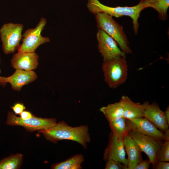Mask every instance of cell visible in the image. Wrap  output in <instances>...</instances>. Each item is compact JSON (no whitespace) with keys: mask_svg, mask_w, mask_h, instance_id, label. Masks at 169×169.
Returning <instances> with one entry per match:
<instances>
[{"mask_svg":"<svg viewBox=\"0 0 169 169\" xmlns=\"http://www.w3.org/2000/svg\"><path fill=\"white\" fill-rule=\"evenodd\" d=\"M44 137L51 142L56 143L62 140L75 141L81 145L84 149L87 147L91 139L87 125L72 127L64 120L57 123L54 126L38 131Z\"/></svg>","mask_w":169,"mask_h":169,"instance_id":"obj_1","label":"cell"},{"mask_svg":"<svg viewBox=\"0 0 169 169\" xmlns=\"http://www.w3.org/2000/svg\"><path fill=\"white\" fill-rule=\"evenodd\" d=\"M87 7L89 11L94 14L98 13H105L116 18L124 16H129L132 20L133 27L135 34L138 32L139 23L138 20L142 10L145 8L139 2L137 5L132 7H111L101 3L99 0H88Z\"/></svg>","mask_w":169,"mask_h":169,"instance_id":"obj_2","label":"cell"},{"mask_svg":"<svg viewBox=\"0 0 169 169\" xmlns=\"http://www.w3.org/2000/svg\"><path fill=\"white\" fill-rule=\"evenodd\" d=\"M95 15L98 29L103 30L111 37L125 54H132V51L129 45V42L123 26L108 14L100 13Z\"/></svg>","mask_w":169,"mask_h":169,"instance_id":"obj_3","label":"cell"},{"mask_svg":"<svg viewBox=\"0 0 169 169\" xmlns=\"http://www.w3.org/2000/svg\"><path fill=\"white\" fill-rule=\"evenodd\" d=\"M102 69L105 80L110 88L118 87L127 79L128 66L125 56H119L104 61Z\"/></svg>","mask_w":169,"mask_h":169,"instance_id":"obj_4","label":"cell"},{"mask_svg":"<svg viewBox=\"0 0 169 169\" xmlns=\"http://www.w3.org/2000/svg\"><path fill=\"white\" fill-rule=\"evenodd\" d=\"M47 23L45 18H41L34 28H28L22 35V43L20 45L18 52H34L41 45L50 41L48 37L41 35V33Z\"/></svg>","mask_w":169,"mask_h":169,"instance_id":"obj_5","label":"cell"},{"mask_svg":"<svg viewBox=\"0 0 169 169\" xmlns=\"http://www.w3.org/2000/svg\"><path fill=\"white\" fill-rule=\"evenodd\" d=\"M23 25L12 23L4 24L0 29L2 49L6 55L13 53L18 49L22 38Z\"/></svg>","mask_w":169,"mask_h":169,"instance_id":"obj_6","label":"cell"},{"mask_svg":"<svg viewBox=\"0 0 169 169\" xmlns=\"http://www.w3.org/2000/svg\"><path fill=\"white\" fill-rule=\"evenodd\" d=\"M6 123L9 125L22 126L27 131L33 132L52 127L57 123L54 118L38 117L34 115L29 119H23L9 111L8 113Z\"/></svg>","mask_w":169,"mask_h":169,"instance_id":"obj_7","label":"cell"},{"mask_svg":"<svg viewBox=\"0 0 169 169\" xmlns=\"http://www.w3.org/2000/svg\"><path fill=\"white\" fill-rule=\"evenodd\" d=\"M128 134L137 144L141 152L147 156L153 168L156 163V154L162 145V141L133 130H131Z\"/></svg>","mask_w":169,"mask_h":169,"instance_id":"obj_8","label":"cell"},{"mask_svg":"<svg viewBox=\"0 0 169 169\" xmlns=\"http://www.w3.org/2000/svg\"><path fill=\"white\" fill-rule=\"evenodd\" d=\"M96 38L98 48L103 57V61L119 56H125L118 47L116 42L103 30L98 29Z\"/></svg>","mask_w":169,"mask_h":169,"instance_id":"obj_9","label":"cell"},{"mask_svg":"<svg viewBox=\"0 0 169 169\" xmlns=\"http://www.w3.org/2000/svg\"><path fill=\"white\" fill-rule=\"evenodd\" d=\"M109 143L104 154L103 159L107 161L112 159L123 164L128 169V159L125 156L123 140L115 135L111 132L109 134Z\"/></svg>","mask_w":169,"mask_h":169,"instance_id":"obj_10","label":"cell"},{"mask_svg":"<svg viewBox=\"0 0 169 169\" xmlns=\"http://www.w3.org/2000/svg\"><path fill=\"white\" fill-rule=\"evenodd\" d=\"M126 122L131 130L137 131L161 141L165 140L164 133L145 117L126 119Z\"/></svg>","mask_w":169,"mask_h":169,"instance_id":"obj_11","label":"cell"},{"mask_svg":"<svg viewBox=\"0 0 169 169\" xmlns=\"http://www.w3.org/2000/svg\"><path fill=\"white\" fill-rule=\"evenodd\" d=\"M37 78V74L33 70L27 71L16 69L12 75L3 77L2 82L5 86L8 83L13 90L19 91L23 86L34 81Z\"/></svg>","mask_w":169,"mask_h":169,"instance_id":"obj_12","label":"cell"},{"mask_svg":"<svg viewBox=\"0 0 169 169\" xmlns=\"http://www.w3.org/2000/svg\"><path fill=\"white\" fill-rule=\"evenodd\" d=\"M38 55L35 52H18L13 56L11 60V65L15 69L33 70L38 65Z\"/></svg>","mask_w":169,"mask_h":169,"instance_id":"obj_13","label":"cell"},{"mask_svg":"<svg viewBox=\"0 0 169 169\" xmlns=\"http://www.w3.org/2000/svg\"><path fill=\"white\" fill-rule=\"evenodd\" d=\"M144 117L163 132L168 129L169 124L165 112L161 109L158 104L155 102L151 104L148 103L145 110Z\"/></svg>","mask_w":169,"mask_h":169,"instance_id":"obj_14","label":"cell"},{"mask_svg":"<svg viewBox=\"0 0 169 169\" xmlns=\"http://www.w3.org/2000/svg\"><path fill=\"white\" fill-rule=\"evenodd\" d=\"M121 100L123 105V117L131 119L144 117L145 110L148 102L145 101L142 104L136 103L126 96H123Z\"/></svg>","mask_w":169,"mask_h":169,"instance_id":"obj_15","label":"cell"},{"mask_svg":"<svg viewBox=\"0 0 169 169\" xmlns=\"http://www.w3.org/2000/svg\"><path fill=\"white\" fill-rule=\"evenodd\" d=\"M124 148L128 156V169H133L143 160L141 151L137 144L128 134L123 140Z\"/></svg>","mask_w":169,"mask_h":169,"instance_id":"obj_16","label":"cell"},{"mask_svg":"<svg viewBox=\"0 0 169 169\" xmlns=\"http://www.w3.org/2000/svg\"><path fill=\"white\" fill-rule=\"evenodd\" d=\"M145 8H152L158 13L160 19L165 20L167 19V10L169 7V0H140Z\"/></svg>","mask_w":169,"mask_h":169,"instance_id":"obj_17","label":"cell"},{"mask_svg":"<svg viewBox=\"0 0 169 169\" xmlns=\"http://www.w3.org/2000/svg\"><path fill=\"white\" fill-rule=\"evenodd\" d=\"M126 120L123 117H119L109 121L111 132L122 140L131 130L126 123Z\"/></svg>","mask_w":169,"mask_h":169,"instance_id":"obj_18","label":"cell"},{"mask_svg":"<svg viewBox=\"0 0 169 169\" xmlns=\"http://www.w3.org/2000/svg\"><path fill=\"white\" fill-rule=\"evenodd\" d=\"M109 122L115 118L123 117V105L122 100L118 102L108 104L100 109Z\"/></svg>","mask_w":169,"mask_h":169,"instance_id":"obj_19","label":"cell"},{"mask_svg":"<svg viewBox=\"0 0 169 169\" xmlns=\"http://www.w3.org/2000/svg\"><path fill=\"white\" fill-rule=\"evenodd\" d=\"M84 158L81 154L74 155L65 161L54 164L52 166L53 169H80L81 165L84 161Z\"/></svg>","mask_w":169,"mask_h":169,"instance_id":"obj_20","label":"cell"},{"mask_svg":"<svg viewBox=\"0 0 169 169\" xmlns=\"http://www.w3.org/2000/svg\"><path fill=\"white\" fill-rule=\"evenodd\" d=\"M23 156L20 153L12 155L0 160V169L19 168L23 162Z\"/></svg>","mask_w":169,"mask_h":169,"instance_id":"obj_21","label":"cell"},{"mask_svg":"<svg viewBox=\"0 0 169 169\" xmlns=\"http://www.w3.org/2000/svg\"><path fill=\"white\" fill-rule=\"evenodd\" d=\"M157 151L156 162L158 161H169V141H164Z\"/></svg>","mask_w":169,"mask_h":169,"instance_id":"obj_22","label":"cell"},{"mask_svg":"<svg viewBox=\"0 0 169 169\" xmlns=\"http://www.w3.org/2000/svg\"><path fill=\"white\" fill-rule=\"evenodd\" d=\"M106 161L105 169H126L125 166L119 161L112 159Z\"/></svg>","mask_w":169,"mask_h":169,"instance_id":"obj_23","label":"cell"},{"mask_svg":"<svg viewBox=\"0 0 169 169\" xmlns=\"http://www.w3.org/2000/svg\"><path fill=\"white\" fill-rule=\"evenodd\" d=\"M15 115H20L26 109V107L22 103L18 102L11 107Z\"/></svg>","mask_w":169,"mask_h":169,"instance_id":"obj_24","label":"cell"},{"mask_svg":"<svg viewBox=\"0 0 169 169\" xmlns=\"http://www.w3.org/2000/svg\"><path fill=\"white\" fill-rule=\"evenodd\" d=\"M151 164L149 160H142L137 164L133 169H148Z\"/></svg>","mask_w":169,"mask_h":169,"instance_id":"obj_25","label":"cell"},{"mask_svg":"<svg viewBox=\"0 0 169 169\" xmlns=\"http://www.w3.org/2000/svg\"><path fill=\"white\" fill-rule=\"evenodd\" d=\"M152 168L155 169H168L169 163L168 161H158Z\"/></svg>","mask_w":169,"mask_h":169,"instance_id":"obj_26","label":"cell"},{"mask_svg":"<svg viewBox=\"0 0 169 169\" xmlns=\"http://www.w3.org/2000/svg\"><path fill=\"white\" fill-rule=\"evenodd\" d=\"M19 115L20 117L23 119H28L34 115L30 112L27 110H24Z\"/></svg>","mask_w":169,"mask_h":169,"instance_id":"obj_27","label":"cell"},{"mask_svg":"<svg viewBox=\"0 0 169 169\" xmlns=\"http://www.w3.org/2000/svg\"><path fill=\"white\" fill-rule=\"evenodd\" d=\"M165 112V115L166 117L168 123L169 124V106L167 107Z\"/></svg>","mask_w":169,"mask_h":169,"instance_id":"obj_28","label":"cell"},{"mask_svg":"<svg viewBox=\"0 0 169 169\" xmlns=\"http://www.w3.org/2000/svg\"><path fill=\"white\" fill-rule=\"evenodd\" d=\"M164 136L165 138V141H169V128L167 129L164 132Z\"/></svg>","mask_w":169,"mask_h":169,"instance_id":"obj_29","label":"cell"},{"mask_svg":"<svg viewBox=\"0 0 169 169\" xmlns=\"http://www.w3.org/2000/svg\"><path fill=\"white\" fill-rule=\"evenodd\" d=\"M1 63V57L0 55V64ZM1 73V70L0 69V74ZM2 77L0 76V85L2 86L3 87H4V86L2 82Z\"/></svg>","mask_w":169,"mask_h":169,"instance_id":"obj_30","label":"cell"}]
</instances>
